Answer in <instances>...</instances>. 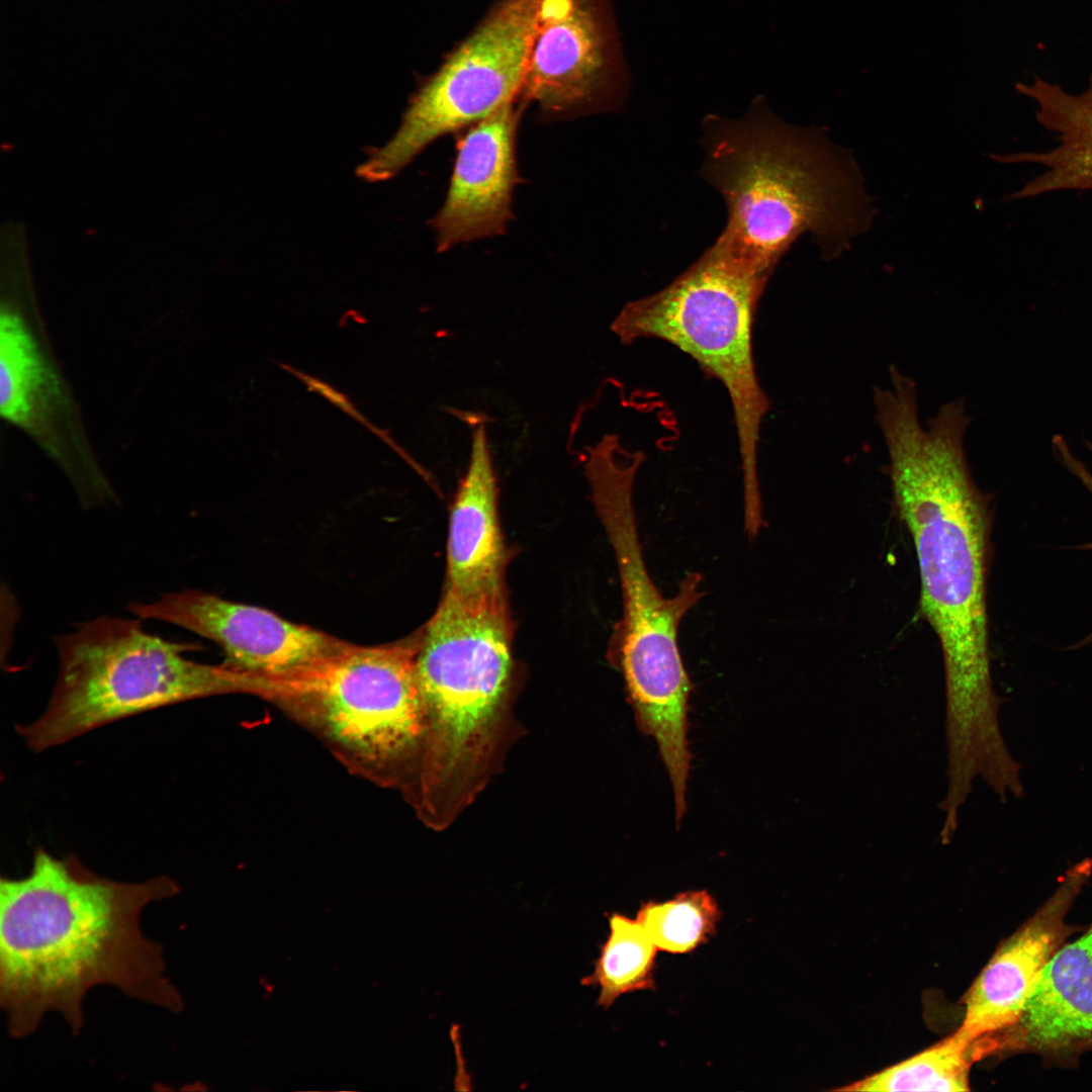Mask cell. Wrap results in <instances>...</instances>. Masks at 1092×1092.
I'll return each mask as SVG.
<instances>
[{
    "label": "cell",
    "instance_id": "cell-1",
    "mask_svg": "<svg viewBox=\"0 0 1092 1092\" xmlns=\"http://www.w3.org/2000/svg\"><path fill=\"white\" fill-rule=\"evenodd\" d=\"M180 892L159 876L141 883L109 880L74 854L38 847L23 878L0 880V1004L15 1038L59 1012L77 1035L83 1002L96 986L178 1013L184 1001L165 975L161 944L143 933L152 902Z\"/></svg>",
    "mask_w": 1092,
    "mask_h": 1092
},
{
    "label": "cell",
    "instance_id": "cell-2",
    "mask_svg": "<svg viewBox=\"0 0 1092 1092\" xmlns=\"http://www.w3.org/2000/svg\"><path fill=\"white\" fill-rule=\"evenodd\" d=\"M894 504L915 547L922 615L938 639L945 707L972 714L998 701L989 654L987 566L990 511L965 452L963 399L941 405L926 427L917 395L899 390L875 406Z\"/></svg>",
    "mask_w": 1092,
    "mask_h": 1092
},
{
    "label": "cell",
    "instance_id": "cell-3",
    "mask_svg": "<svg viewBox=\"0 0 1092 1092\" xmlns=\"http://www.w3.org/2000/svg\"><path fill=\"white\" fill-rule=\"evenodd\" d=\"M706 124L704 175L728 210L718 241L738 258L772 273L806 232L832 258L869 228L860 172L823 135L778 120L760 101L741 119Z\"/></svg>",
    "mask_w": 1092,
    "mask_h": 1092
},
{
    "label": "cell",
    "instance_id": "cell-4",
    "mask_svg": "<svg viewBox=\"0 0 1092 1092\" xmlns=\"http://www.w3.org/2000/svg\"><path fill=\"white\" fill-rule=\"evenodd\" d=\"M643 452L614 439L587 448L585 475L598 515L613 547L623 614L608 656L621 671L637 726L659 749L675 792L687 789L691 764L688 713L692 682L677 642L687 613L705 596L702 575L689 572L666 598L652 581L638 537L633 489Z\"/></svg>",
    "mask_w": 1092,
    "mask_h": 1092
},
{
    "label": "cell",
    "instance_id": "cell-5",
    "mask_svg": "<svg viewBox=\"0 0 1092 1092\" xmlns=\"http://www.w3.org/2000/svg\"><path fill=\"white\" fill-rule=\"evenodd\" d=\"M419 641L420 631L385 645L345 641L301 671L258 678L254 695L311 732L352 774L408 794L425 733Z\"/></svg>",
    "mask_w": 1092,
    "mask_h": 1092
},
{
    "label": "cell",
    "instance_id": "cell-6",
    "mask_svg": "<svg viewBox=\"0 0 1092 1092\" xmlns=\"http://www.w3.org/2000/svg\"><path fill=\"white\" fill-rule=\"evenodd\" d=\"M770 275L716 241L663 289L627 303L611 326L625 345L654 339L674 346L725 388L741 459L744 516L751 521L762 516L757 454L769 408L756 372L753 326Z\"/></svg>",
    "mask_w": 1092,
    "mask_h": 1092
},
{
    "label": "cell",
    "instance_id": "cell-7",
    "mask_svg": "<svg viewBox=\"0 0 1092 1092\" xmlns=\"http://www.w3.org/2000/svg\"><path fill=\"white\" fill-rule=\"evenodd\" d=\"M56 643L59 672L48 707L16 727L35 752L153 709L252 690L251 676L187 658L194 645L152 635L139 620L99 617Z\"/></svg>",
    "mask_w": 1092,
    "mask_h": 1092
},
{
    "label": "cell",
    "instance_id": "cell-8",
    "mask_svg": "<svg viewBox=\"0 0 1092 1092\" xmlns=\"http://www.w3.org/2000/svg\"><path fill=\"white\" fill-rule=\"evenodd\" d=\"M542 0H498L412 97L394 135L376 150L399 173L439 138L521 98Z\"/></svg>",
    "mask_w": 1092,
    "mask_h": 1092
},
{
    "label": "cell",
    "instance_id": "cell-9",
    "mask_svg": "<svg viewBox=\"0 0 1092 1092\" xmlns=\"http://www.w3.org/2000/svg\"><path fill=\"white\" fill-rule=\"evenodd\" d=\"M0 413L33 438L66 470L81 492L102 475L82 434L66 382L42 341L29 257L0 261Z\"/></svg>",
    "mask_w": 1092,
    "mask_h": 1092
},
{
    "label": "cell",
    "instance_id": "cell-10",
    "mask_svg": "<svg viewBox=\"0 0 1092 1092\" xmlns=\"http://www.w3.org/2000/svg\"><path fill=\"white\" fill-rule=\"evenodd\" d=\"M628 70L612 0H542L521 100L544 119L618 105Z\"/></svg>",
    "mask_w": 1092,
    "mask_h": 1092
},
{
    "label": "cell",
    "instance_id": "cell-11",
    "mask_svg": "<svg viewBox=\"0 0 1092 1092\" xmlns=\"http://www.w3.org/2000/svg\"><path fill=\"white\" fill-rule=\"evenodd\" d=\"M129 610L142 619L167 622L213 641L224 652L223 665L253 678L291 675L345 643L268 610L196 589L132 603Z\"/></svg>",
    "mask_w": 1092,
    "mask_h": 1092
},
{
    "label": "cell",
    "instance_id": "cell-12",
    "mask_svg": "<svg viewBox=\"0 0 1092 1092\" xmlns=\"http://www.w3.org/2000/svg\"><path fill=\"white\" fill-rule=\"evenodd\" d=\"M1091 875L1089 858L1070 868L1052 896L999 945L972 984L956 1032L982 1056L994 1037L1018 1021L1041 972L1078 931L1066 919Z\"/></svg>",
    "mask_w": 1092,
    "mask_h": 1092
},
{
    "label": "cell",
    "instance_id": "cell-13",
    "mask_svg": "<svg viewBox=\"0 0 1092 1092\" xmlns=\"http://www.w3.org/2000/svg\"><path fill=\"white\" fill-rule=\"evenodd\" d=\"M524 106L523 100L507 103L457 140L446 198L429 221L439 252L502 235L513 218V191L520 181L516 136Z\"/></svg>",
    "mask_w": 1092,
    "mask_h": 1092
},
{
    "label": "cell",
    "instance_id": "cell-14",
    "mask_svg": "<svg viewBox=\"0 0 1092 1092\" xmlns=\"http://www.w3.org/2000/svg\"><path fill=\"white\" fill-rule=\"evenodd\" d=\"M995 1053H1033L1068 1064L1092 1052V925L1041 972L1018 1021L989 1042Z\"/></svg>",
    "mask_w": 1092,
    "mask_h": 1092
},
{
    "label": "cell",
    "instance_id": "cell-15",
    "mask_svg": "<svg viewBox=\"0 0 1092 1092\" xmlns=\"http://www.w3.org/2000/svg\"><path fill=\"white\" fill-rule=\"evenodd\" d=\"M506 562L496 478L484 422L477 420L451 508L445 589L474 600L505 595Z\"/></svg>",
    "mask_w": 1092,
    "mask_h": 1092
},
{
    "label": "cell",
    "instance_id": "cell-16",
    "mask_svg": "<svg viewBox=\"0 0 1092 1092\" xmlns=\"http://www.w3.org/2000/svg\"><path fill=\"white\" fill-rule=\"evenodd\" d=\"M1016 90L1036 105L1040 125L1054 132L1059 144L1042 153L995 155L1001 163H1030L1044 171L1009 195L1023 199L1063 190H1092V76L1080 94L1066 92L1060 85L1034 77L1017 83Z\"/></svg>",
    "mask_w": 1092,
    "mask_h": 1092
},
{
    "label": "cell",
    "instance_id": "cell-17",
    "mask_svg": "<svg viewBox=\"0 0 1092 1092\" xmlns=\"http://www.w3.org/2000/svg\"><path fill=\"white\" fill-rule=\"evenodd\" d=\"M655 946L639 921L620 913L609 917V935L583 986L599 989L598 1005L609 1008L622 995L654 988Z\"/></svg>",
    "mask_w": 1092,
    "mask_h": 1092
},
{
    "label": "cell",
    "instance_id": "cell-18",
    "mask_svg": "<svg viewBox=\"0 0 1092 1092\" xmlns=\"http://www.w3.org/2000/svg\"><path fill=\"white\" fill-rule=\"evenodd\" d=\"M975 1057L957 1032L879 1073L841 1088L844 1091H968Z\"/></svg>",
    "mask_w": 1092,
    "mask_h": 1092
},
{
    "label": "cell",
    "instance_id": "cell-19",
    "mask_svg": "<svg viewBox=\"0 0 1092 1092\" xmlns=\"http://www.w3.org/2000/svg\"><path fill=\"white\" fill-rule=\"evenodd\" d=\"M721 913L706 891H687L664 902L643 904L636 919L658 950L687 953L705 943L716 931Z\"/></svg>",
    "mask_w": 1092,
    "mask_h": 1092
},
{
    "label": "cell",
    "instance_id": "cell-20",
    "mask_svg": "<svg viewBox=\"0 0 1092 1092\" xmlns=\"http://www.w3.org/2000/svg\"><path fill=\"white\" fill-rule=\"evenodd\" d=\"M278 366L281 369H283L285 372L289 373L290 375H292L293 377L298 379L302 384H304V386L306 387V389L308 391L321 395L322 397L327 399L329 402H331L332 404H334L335 406L340 408L342 412H344L345 414H347L348 416H350L351 418L356 420L358 423L363 425L368 431L373 433L377 438L381 439L386 445H388L393 451H395L399 456H401L406 462H408L414 467H418L417 463L389 436V434L385 430H383V429L377 427L376 425H374L372 423V421L367 419L357 408V406L354 405V403L350 400V398L345 393L338 390L335 386L331 385L330 383L317 378L316 376H312V375H310L308 373H305L304 371H302L300 369H297V368H295V367H293V366H291L289 364L278 363Z\"/></svg>",
    "mask_w": 1092,
    "mask_h": 1092
},
{
    "label": "cell",
    "instance_id": "cell-21",
    "mask_svg": "<svg viewBox=\"0 0 1092 1092\" xmlns=\"http://www.w3.org/2000/svg\"><path fill=\"white\" fill-rule=\"evenodd\" d=\"M1086 547L1089 551H1092V542L1087 543Z\"/></svg>",
    "mask_w": 1092,
    "mask_h": 1092
}]
</instances>
